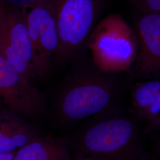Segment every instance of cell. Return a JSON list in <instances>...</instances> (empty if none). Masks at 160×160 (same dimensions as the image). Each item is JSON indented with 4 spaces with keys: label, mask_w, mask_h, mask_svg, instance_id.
Returning a JSON list of instances; mask_svg holds the SVG:
<instances>
[{
    "label": "cell",
    "mask_w": 160,
    "mask_h": 160,
    "mask_svg": "<svg viewBox=\"0 0 160 160\" xmlns=\"http://www.w3.org/2000/svg\"><path fill=\"white\" fill-rule=\"evenodd\" d=\"M74 154L102 160H148L137 120L112 113L88 124L80 132Z\"/></svg>",
    "instance_id": "obj_1"
},
{
    "label": "cell",
    "mask_w": 160,
    "mask_h": 160,
    "mask_svg": "<svg viewBox=\"0 0 160 160\" xmlns=\"http://www.w3.org/2000/svg\"><path fill=\"white\" fill-rule=\"evenodd\" d=\"M120 90L114 74L94 68L80 69L61 87L56 101L58 117L62 123H73L112 107Z\"/></svg>",
    "instance_id": "obj_2"
},
{
    "label": "cell",
    "mask_w": 160,
    "mask_h": 160,
    "mask_svg": "<svg viewBox=\"0 0 160 160\" xmlns=\"http://www.w3.org/2000/svg\"><path fill=\"white\" fill-rule=\"evenodd\" d=\"M87 46L94 67L101 72H131L137 56V37L120 14L110 13L97 22Z\"/></svg>",
    "instance_id": "obj_3"
},
{
    "label": "cell",
    "mask_w": 160,
    "mask_h": 160,
    "mask_svg": "<svg viewBox=\"0 0 160 160\" xmlns=\"http://www.w3.org/2000/svg\"><path fill=\"white\" fill-rule=\"evenodd\" d=\"M59 39L52 64L62 65L82 53L97 23L103 0H51Z\"/></svg>",
    "instance_id": "obj_4"
},
{
    "label": "cell",
    "mask_w": 160,
    "mask_h": 160,
    "mask_svg": "<svg viewBox=\"0 0 160 160\" xmlns=\"http://www.w3.org/2000/svg\"><path fill=\"white\" fill-rule=\"evenodd\" d=\"M0 55L30 81L36 78L24 4L2 0L0 7Z\"/></svg>",
    "instance_id": "obj_5"
},
{
    "label": "cell",
    "mask_w": 160,
    "mask_h": 160,
    "mask_svg": "<svg viewBox=\"0 0 160 160\" xmlns=\"http://www.w3.org/2000/svg\"><path fill=\"white\" fill-rule=\"evenodd\" d=\"M36 78H44L51 69L59 45L55 10L51 0L24 3Z\"/></svg>",
    "instance_id": "obj_6"
},
{
    "label": "cell",
    "mask_w": 160,
    "mask_h": 160,
    "mask_svg": "<svg viewBox=\"0 0 160 160\" xmlns=\"http://www.w3.org/2000/svg\"><path fill=\"white\" fill-rule=\"evenodd\" d=\"M0 99L16 114L34 117L45 108L41 92L0 55Z\"/></svg>",
    "instance_id": "obj_7"
},
{
    "label": "cell",
    "mask_w": 160,
    "mask_h": 160,
    "mask_svg": "<svg viewBox=\"0 0 160 160\" xmlns=\"http://www.w3.org/2000/svg\"><path fill=\"white\" fill-rule=\"evenodd\" d=\"M133 30L137 41V56L132 68L139 78L157 77L160 71V14L139 12Z\"/></svg>",
    "instance_id": "obj_8"
},
{
    "label": "cell",
    "mask_w": 160,
    "mask_h": 160,
    "mask_svg": "<svg viewBox=\"0 0 160 160\" xmlns=\"http://www.w3.org/2000/svg\"><path fill=\"white\" fill-rule=\"evenodd\" d=\"M131 108L137 118L145 123V133L160 129V81L138 82L132 86Z\"/></svg>",
    "instance_id": "obj_9"
},
{
    "label": "cell",
    "mask_w": 160,
    "mask_h": 160,
    "mask_svg": "<svg viewBox=\"0 0 160 160\" xmlns=\"http://www.w3.org/2000/svg\"><path fill=\"white\" fill-rule=\"evenodd\" d=\"M12 160H73V157L65 142L38 136L18 149Z\"/></svg>",
    "instance_id": "obj_10"
},
{
    "label": "cell",
    "mask_w": 160,
    "mask_h": 160,
    "mask_svg": "<svg viewBox=\"0 0 160 160\" xmlns=\"http://www.w3.org/2000/svg\"><path fill=\"white\" fill-rule=\"evenodd\" d=\"M38 135L29 124L11 114L0 118V152L14 153Z\"/></svg>",
    "instance_id": "obj_11"
},
{
    "label": "cell",
    "mask_w": 160,
    "mask_h": 160,
    "mask_svg": "<svg viewBox=\"0 0 160 160\" xmlns=\"http://www.w3.org/2000/svg\"><path fill=\"white\" fill-rule=\"evenodd\" d=\"M139 12L160 14V0H129Z\"/></svg>",
    "instance_id": "obj_12"
},
{
    "label": "cell",
    "mask_w": 160,
    "mask_h": 160,
    "mask_svg": "<svg viewBox=\"0 0 160 160\" xmlns=\"http://www.w3.org/2000/svg\"><path fill=\"white\" fill-rule=\"evenodd\" d=\"M73 160H102L98 159L96 158L91 157H87V156H82L81 155L74 154L73 156Z\"/></svg>",
    "instance_id": "obj_13"
},
{
    "label": "cell",
    "mask_w": 160,
    "mask_h": 160,
    "mask_svg": "<svg viewBox=\"0 0 160 160\" xmlns=\"http://www.w3.org/2000/svg\"><path fill=\"white\" fill-rule=\"evenodd\" d=\"M14 153H2L0 152V160H12Z\"/></svg>",
    "instance_id": "obj_14"
},
{
    "label": "cell",
    "mask_w": 160,
    "mask_h": 160,
    "mask_svg": "<svg viewBox=\"0 0 160 160\" xmlns=\"http://www.w3.org/2000/svg\"><path fill=\"white\" fill-rule=\"evenodd\" d=\"M1 1H2V0H0V7H1Z\"/></svg>",
    "instance_id": "obj_15"
},
{
    "label": "cell",
    "mask_w": 160,
    "mask_h": 160,
    "mask_svg": "<svg viewBox=\"0 0 160 160\" xmlns=\"http://www.w3.org/2000/svg\"><path fill=\"white\" fill-rule=\"evenodd\" d=\"M148 160H149V159H148Z\"/></svg>",
    "instance_id": "obj_16"
}]
</instances>
